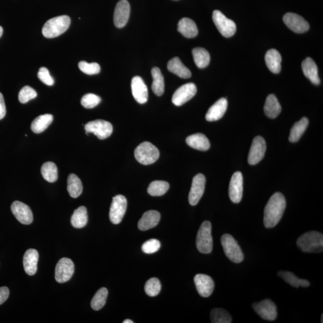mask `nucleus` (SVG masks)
<instances>
[{
	"mask_svg": "<svg viewBox=\"0 0 323 323\" xmlns=\"http://www.w3.org/2000/svg\"><path fill=\"white\" fill-rule=\"evenodd\" d=\"M160 248L161 243L156 239L149 240L142 245V250L146 254L155 253L160 250Z\"/></svg>",
	"mask_w": 323,
	"mask_h": 323,
	"instance_id": "a18cd8bd",
	"label": "nucleus"
},
{
	"mask_svg": "<svg viewBox=\"0 0 323 323\" xmlns=\"http://www.w3.org/2000/svg\"><path fill=\"white\" fill-rule=\"evenodd\" d=\"M323 314H322V320H321V323H323Z\"/></svg>",
	"mask_w": 323,
	"mask_h": 323,
	"instance_id": "603ef678",
	"label": "nucleus"
},
{
	"mask_svg": "<svg viewBox=\"0 0 323 323\" xmlns=\"http://www.w3.org/2000/svg\"><path fill=\"white\" fill-rule=\"evenodd\" d=\"M282 58L279 51L276 49H270L268 51L265 55L266 66L271 72L279 74L282 70Z\"/></svg>",
	"mask_w": 323,
	"mask_h": 323,
	"instance_id": "393cba45",
	"label": "nucleus"
},
{
	"mask_svg": "<svg viewBox=\"0 0 323 323\" xmlns=\"http://www.w3.org/2000/svg\"><path fill=\"white\" fill-rule=\"evenodd\" d=\"M153 83L152 89L155 95L161 96L163 95L165 90L164 78L161 70L158 67L153 68L152 70Z\"/></svg>",
	"mask_w": 323,
	"mask_h": 323,
	"instance_id": "2f4dec72",
	"label": "nucleus"
},
{
	"mask_svg": "<svg viewBox=\"0 0 323 323\" xmlns=\"http://www.w3.org/2000/svg\"><path fill=\"white\" fill-rule=\"evenodd\" d=\"M131 89L135 100L141 104L148 100V89L142 78L135 76L132 79Z\"/></svg>",
	"mask_w": 323,
	"mask_h": 323,
	"instance_id": "aec40b11",
	"label": "nucleus"
},
{
	"mask_svg": "<svg viewBox=\"0 0 323 323\" xmlns=\"http://www.w3.org/2000/svg\"><path fill=\"white\" fill-rule=\"evenodd\" d=\"M167 68L170 72L182 79H189L191 77V71L182 63L179 58L175 57L168 62Z\"/></svg>",
	"mask_w": 323,
	"mask_h": 323,
	"instance_id": "a878e982",
	"label": "nucleus"
},
{
	"mask_svg": "<svg viewBox=\"0 0 323 323\" xmlns=\"http://www.w3.org/2000/svg\"><path fill=\"white\" fill-rule=\"evenodd\" d=\"M67 191L70 197L73 198H77L81 194L83 185L77 175L74 174L69 175L67 180Z\"/></svg>",
	"mask_w": 323,
	"mask_h": 323,
	"instance_id": "72a5a7b5",
	"label": "nucleus"
},
{
	"mask_svg": "<svg viewBox=\"0 0 323 323\" xmlns=\"http://www.w3.org/2000/svg\"><path fill=\"white\" fill-rule=\"evenodd\" d=\"M5 114H6V107H5L4 97L0 92V120L5 117Z\"/></svg>",
	"mask_w": 323,
	"mask_h": 323,
	"instance_id": "09e8293b",
	"label": "nucleus"
},
{
	"mask_svg": "<svg viewBox=\"0 0 323 323\" xmlns=\"http://www.w3.org/2000/svg\"><path fill=\"white\" fill-rule=\"evenodd\" d=\"M108 296L106 288H101L96 293L91 301V307L93 310L98 311L104 307Z\"/></svg>",
	"mask_w": 323,
	"mask_h": 323,
	"instance_id": "58836bf2",
	"label": "nucleus"
},
{
	"mask_svg": "<svg viewBox=\"0 0 323 323\" xmlns=\"http://www.w3.org/2000/svg\"><path fill=\"white\" fill-rule=\"evenodd\" d=\"M286 207L284 195L277 192L268 201L265 208L263 223L266 228L275 227L280 222Z\"/></svg>",
	"mask_w": 323,
	"mask_h": 323,
	"instance_id": "f257e3e1",
	"label": "nucleus"
},
{
	"mask_svg": "<svg viewBox=\"0 0 323 323\" xmlns=\"http://www.w3.org/2000/svg\"><path fill=\"white\" fill-rule=\"evenodd\" d=\"M127 208V200L123 195H119L113 198L110 206L109 217L112 223L118 225L122 220Z\"/></svg>",
	"mask_w": 323,
	"mask_h": 323,
	"instance_id": "1a4fd4ad",
	"label": "nucleus"
},
{
	"mask_svg": "<svg viewBox=\"0 0 323 323\" xmlns=\"http://www.w3.org/2000/svg\"><path fill=\"white\" fill-rule=\"evenodd\" d=\"M253 308L258 315L263 319L274 321L277 317V309L276 304L269 299L263 300L253 305Z\"/></svg>",
	"mask_w": 323,
	"mask_h": 323,
	"instance_id": "2eb2a0df",
	"label": "nucleus"
},
{
	"mask_svg": "<svg viewBox=\"0 0 323 323\" xmlns=\"http://www.w3.org/2000/svg\"><path fill=\"white\" fill-rule=\"evenodd\" d=\"M242 194L243 177L242 172L238 171L232 175L229 184V198L232 202L240 203L242 200Z\"/></svg>",
	"mask_w": 323,
	"mask_h": 323,
	"instance_id": "dca6fc26",
	"label": "nucleus"
},
{
	"mask_svg": "<svg viewBox=\"0 0 323 323\" xmlns=\"http://www.w3.org/2000/svg\"><path fill=\"white\" fill-rule=\"evenodd\" d=\"M41 173L44 179L48 182L54 183L58 180L57 166L52 162H47L42 165Z\"/></svg>",
	"mask_w": 323,
	"mask_h": 323,
	"instance_id": "e433bc0d",
	"label": "nucleus"
},
{
	"mask_svg": "<svg viewBox=\"0 0 323 323\" xmlns=\"http://www.w3.org/2000/svg\"><path fill=\"white\" fill-rule=\"evenodd\" d=\"M75 273V265L72 260L64 257L59 260L55 268V280L59 283H64L72 279Z\"/></svg>",
	"mask_w": 323,
	"mask_h": 323,
	"instance_id": "9d476101",
	"label": "nucleus"
},
{
	"mask_svg": "<svg viewBox=\"0 0 323 323\" xmlns=\"http://www.w3.org/2000/svg\"><path fill=\"white\" fill-rule=\"evenodd\" d=\"M38 78L42 83L48 85V86H52L55 81L53 78L50 76L49 70L46 67H41L40 69L38 72Z\"/></svg>",
	"mask_w": 323,
	"mask_h": 323,
	"instance_id": "49530a36",
	"label": "nucleus"
},
{
	"mask_svg": "<svg viewBox=\"0 0 323 323\" xmlns=\"http://www.w3.org/2000/svg\"><path fill=\"white\" fill-rule=\"evenodd\" d=\"M123 323H134V322L132 321L131 320L127 319L125 320H124L123 322Z\"/></svg>",
	"mask_w": 323,
	"mask_h": 323,
	"instance_id": "8fccbe9b",
	"label": "nucleus"
},
{
	"mask_svg": "<svg viewBox=\"0 0 323 323\" xmlns=\"http://www.w3.org/2000/svg\"><path fill=\"white\" fill-rule=\"evenodd\" d=\"M308 123L309 121L307 118H303L297 122L294 123L290 130L289 141L291 143L297 142L307 130Z\"/></svg>",
	"mask_w": 323,
	"mask_h": 323,
	"instance_id": "7c9ffc66",
	"label": "nucleus"
},
{
	"mask_svg": "<svg viewBox=\"0 0 323 323\" xmlns=\"http://www.w3.org/2000/svg\"><path fill=\"white\" fill-rule=\"evenodd\" d=\"M2 33H3V29H2V28L0 26V38L2 36Z\"/></svg>",
	"mask_w": 323,
	"mask_h": 323,
	"instance_id": "3c124183",
	"label": "nucleus"
},
{
	"mask_svg": "<svg viewBox=\"0 0 323 323\" xmlns=\"http://www.w3.org/2000/svg\"><path fill=\"white\" fill-rule=\"evenodd\" d=\"M169 188L168 182L164 181H154L150 184L147 192L153 197H160L165 194Z\"/></svg>",
	"mask_w": 323,
	"mask_h": 323,
	"instance_id": "4c0bfd02",
	"label": "nucleus"
},
{
	"mask_svg": "<svg viewBox=\"0 0 323 323\" xmlns=\"http://www.w3.org/2000/svg\"><path fill=\"white\" fill-rule=\"evenodd\" d=\"M228 104V101L226 98H220L209 108L205 116L206 120L214 121L222 119L227 110Z\"/></svg>",
	"mask_w": 323,
	"mask_h": 323,
	"instance_id": "412c9836",
	"label": "nucleus"
},
{
	"mask_svg": "<svg viewBox=\"0 0 323 323\" xmlns=\"http://www.w3.org/2000/svg\"><path fill=\"white\" fill-rule=\"evenodd\" d=\"M88 221L87 209L83 206L76 209L71 218V223L73 227L78 229L83 228L87 225Z\"/></svg>",
	"mask_w": 323,
	"mask_h": 323,
	"instance_id": "473e14b6",
	"label": "nucleus"
},
{
	"mask_svg": "<svg viewBox=\"0 0 323 323\" xmlns=\"http://www.w3.org/2000/svg\"><path fill=\"white\" fill-rule=\"evenodd\" d=\"M186 143L193 149L206 151L210 148V143L205 135L198 133L189 136L186 138Z\"/></svg>",
	"mask_w": 323,
	"mask_h": 323,
	"instance_id": "bb28decb",
	"label": "nucleus"
},
{
	"mask_svg": "<svg viewBox=\"0 0 323 323\" xmlns=\"http://www.w3.org/2000/svg\"><path fill=\"white\" fill-rule=\"evenodd\" d=\"M197 247L201 253L209 254L212 250L213 242L211 235V224L208 221L202 223L197 237Z\"/></svg>",
	"mask_w": 323,
	"mask_h": 323,
	"instance_id": "39448f33",
	"label": "nucleus"
},
{
	"mask_svg": "<svg viewBox=\"0 0 323 323\" xmlns=\"http://www.w3.org/2000/svg\"><path fill=\"white\" fill-rule=\"evenodd\" d=\"M221 242L224 252L229 260L235 263L243 261L244 257L242 248L232 235L224 234L221 239Z\"/></svg>",
	"mask_w": 323,
	"mask_h": 323,
	"instance_id": "423d86ee",
	"label": "nucleus"
},
{
	"mask_svg": "<svg viewBox=\"0 0 323 323\" xmlns=\"http://www.w3.org/2000/svg\"><path fill=\"white\" fill-rule=\"evenodd\" d=\"M196 85L193 83L183 84L179 87L172 96V103L176 106H182L196 95Z\"/></svg>",
	"mask_w": 323,
	"mask_h": 323,
	"instance_id": "f8f14e48",
	"label": "nucleus"
},
{
	"mask_svg": "<svg viewBox=\"0 0 323 323\" xmlns=\"http://www.w3.org/2000/svg\"><path fill=\"white\" fill-rule=\"evenodd\" d=\"M84 129L87 133H92L100 140H104L112 135L113 128L109 121L96 120L85 124Z\"/></svg>",
	"mask_w": 323,
	"mask_h": 323,
	"instance_id": "6e6552de",
	"label": "nucleus"
},
{
	"mask_svg": "<svg viewBox=\"0 0 323 323\" xmlns=\"http://www.w3.org/2000/svg\"><path fill=\"white\" fill-rule=\"evenodd\" d=\"M194 282L198 293L203 297H208L213 292L215 285L213 280L207 275L197 274Z\"/></svg>",
	"mask_w": 323,
	"mask_h": 323,
	"instance_id": "6ab92c4d",
	"label": "nucleus"
},
{
	"mask_svg": "<svg viewBox=\"0 0 323 323\" xmlns=\"http://www.w3.org/2000/svg\"><path fill=\"white\" fill-rule=\"evenodd\" d=\"M101 101V99L100 96L93 94V93H87L82 97L81 104L82 106L86 109H93L97 106Z\"/></svg>",
	"mask_w": 323,
	"mask_h": 323,
	"instance_id": "c03bdc74",
	"label": "nucleus"
},
{
	"mask_svg": "<svg viewBox=\"0 0 323 323\" xmlns=\"http://www.w3.org/2000/svg\"><path fill=\"white\" fill-rule=\"evenodd\" d=\"M53 120V117L52 115L45 114L39 116L31 123V130L36 134H40L44 131L50 125Z\"/></svg>",
	"mask_w": 323,
	"mask_h": 323,
	"instance_id": "c756f323",
	"label": "nucleus"
},
{
	"mask_svg": "<svg viewBox=\"0 0 323 323\" xmlns=\"http://www.w3.org/2000/svg\"><path fill=\"white\" fill-rule=\"evenodd\" d=\"M211 321L213 323H231L232 317L227 311L215 308L211 312Z\"/></svg>",
	"mask_w": 323,
	"mask_h": 323,
	"instance_id": "ea45409f",
	"label": "nucleus"
},
{
	"mask_svg": "<svg viewBox=\"0 0 323 323\" xmlns=\"http://www.w3.org/2000/svg\"><path fill=\"white\" fill-rule=\"evenodd\" d=\"M79 68L82 72L88 75H97L101 71L100 65L96 62L87 63L85 61H81L79 63Z\"/></svg>",
	"mask_w": 323,
	"mask_h": 323,
	"instance_id": "37998d69",
	"label": "nucleus"
},
{
	"mask_svg": "<svg viewBox=\"0 0 323 323\" xmlns=\"http://www.w3.org/2000/svg\"><path fill=\"white\" fill-rule=\"evenodd\" d=\"M193 57L196 66L200 69L207 67L210 62V55L203 48L197 47L192 50Z\"/></svg>",
	"mask_w": 323,
	"mask_h": 323,
	"instance_id": "f704fd0d",
	"label": "nucleus"
},
{
	"mask_svg": "<svg viewBox=\"0 0 323 323\" xmlns=\"http://www.w3.org/2000/svg\"><path fill=\"white\" fill-rule=\"evenodd\" d=\"M130 11V4L127 0H121L116 5L114 13V24L119 28H123L128 21Z\"/></svg>",
	"mask_w": 323,
	"mask_h": 323,
	"instance_id": "a211bd4d",
	"label": "nucleus"
},
{
	"mask_svg": "<svg viewBox=\"0 0 323 323\" xmlns=\"http://www.w3.org/2000/svg\"><path fill=\"white\" fill-rule=\"evenodd\" d=\"M37 96H38V93L32 87L29 86H24L19 93V101L22 104H25L35 99Z\"/></svg>",
	"mask_w": 323,
	"mask_h": 323,
	"instance_id": "79ce46f5",
	"label": "nucleus"
},
{
	"mask_svg": "<svg viewBox=\"0 0 323 323\" xmlns=\"http://www.w3.org/2000/svg\"><path fill=\"white\" fill-rule=\"evenodd\" d=\"M205 177L203 174H198L194 177L189 195V201L191 205H196L199 202L205 191Z\"/></svg>",
	"mask_w": 323,
	"mask_h": 323,
	"instance_id": "ddd939ff",
	"label": "nucleus"
},
{
	"mask_svg": "<svg viewBox=\"0 0 323 323\" xmlns=\"http://www.w3.org/2000/svg\"><path fill=\"white\" fill-rule=\"evenodd\" d=\"M11 211L16 219L23 225H30L33 222V212L30 206L26 204L15 201L11 205Z\"/></svg>",
	"mask_w": 323,
	"mask_h": 323,
	"instance_id": "f3484780",
	"label": "nucleus"
},
{
	"mask_svg": "<svg viewBox=\"0 0 323 323\" xmlns=\"http://www.w3.org/2000/svg\"><path fill=\"white\" fill-rule=\"evenodd\" d=\"M302 68L304 75L314 84L319 85L320 83V79L318 74V68L313 59L307 58L303 61Z\"/></svg>",
	"mask_w": 323,
	"mask_h": 323,
	"instance_id": "b1692460",
	"label": "nucleus"
},
{
	"mask_svg": "<svg viewBox=\"0 0 323 323\" xmlns=\"http://www.w3.org/2000/svg\"><path fill=\"white\" fill-rule=\"evenodd\" d=\"M39 254L35 249L28 250L24 256L23 265L24 270L28 276H34L38 271Z\"/></svg>",
	"mask_w": 323,
	"mask_h": 323,
	"instance_id": "4be33fe9",
	"label": "nucleus"
},
{
	"mask_svg": "<svg viewBox=\"0 0 323 323\" xmlns=\"http://www.w3.org/2000/svg\"><path fill=\"white\" fill-rule=\"evenodd\" d=\"M297 245L305 253H322L323 251V235L316 231L307 232L297 240Z\"/></svg>",
	"mask_w": 323,
	"mask_h": 323,
	"instance_id": "f03ea898",
	"label": "nucleus"
},
{
	"mask_svg": "<svg viewBox=\"0 0 323 323\" xmlns=\"http://www.w3.org/2000/svg\"><path fill=\"white\" fill-rule=\"evenodd\" d=\"M136 160L144 165H150L155 162L160 157V151L157 147L149 142L140 144L135 150Z\"/></svg>",
	"mask_w": 323,
	"mask_h": 323,
	"instance_id": "20e7f679",
	"label": "nucleus"
},
{
	"mask_svg": "<svg viewBox=\"0 0 323 323\" xmlns=\"http://www.w3.org/2000/svg\"><path fill=\"white\" fill-rule=\"evenodd\" d=\"M70 24L69 16L62 15L55 17L44 24L42 28V35L47 39L57 38L69 29Z\"/></svg>",
	"mask_w": 323,
	"mask_h": 323,
	"instance_id": "7ed1b4c3",
	"label": "nucleus"
},
{
	"mask_svg": "<svg viewBox=\"0 0 323 323\" xmlns=\"http://www.w3.org/2000/svg\"><path fill=\"white\" fill-rule=\"evenodd\" d=\"M266 144L264 138L257 136L253 139L250 152H249L248 162L251 165H256L265 157Z\"/></svg>",
	"mask_w": 323,
	"mask_h": 323,
	"instance_id": "9b49d317",
	"label": "nucleus"
},
{
	"mask_svg": "<svg viewBox=\"0 0 323 323\" xmlns=\"http://www.w3.org/2000/svg\"><path fill=\"white\" fill-rule=\"evenodd\" d=\"M282 106L276 96L274 94L269 95L265 102L264 112L267 117L276 119L282 112Z\"/></svg>",
	"mask_w": 323,
	"mask_h": 323,
	"instance_id": "c85d7f7f",
	"label": "nucleus"
},
{
	"mask_svg": "<svg viewBox=\"0 0 323 323\" xmlns=\"http://www.w3.org/2000/svg\"><path fill=\"white\" fill-rule=\"evenodd\" d=\"M161 290V283L157 278H152L146 282L145 291L147 295L151 297L157 296Z\"/></svg>",
	"mask_w": 323,
	"mask_h": 323,
	"instance_id": "a19ab883",
	"label": "nucleus"
},
{
	"mask_svg": "<svg viewBox=\"0 0 323 323\" xmlns=\"http://www.w3.org/2000/svg\"><path fill=\"white\" fill-rule=\"evenodd\" d=\"M278 275L286 283L295 288L299 287H308L310 285V283L307 280L299 279L292 273L288 271H280Z\"/></svg>",
	"mask_w": 323,
	"mask_h": 323,
	"instance_id": "c9c22d12",
	"label": "nucleus"
},
{
	"mask_svg": "<svg viewBox=\"0 0 323 323\" xmlns=\"http://www.w3.org/2000/svg\"><path fill=\"white\" fill-rule=\"evenodd\" d=\"M9 296V290L7 287H0V305L4 304Z\"/></svg>",
	"mask_w": 323,
	"mask_h": 323,
	"instance_id": "de8ad7c7",
	"label": "nucleus"
},
{
	"mask_svg": "<svg viewBox=\"0 0 323 323\" xmlns=\"http://www.w3.org/2000/svg\"><path fill=\"white\" fill-rule=\"evenodd\" d=\"M178 32L187 38H194L198 35V30L195 22L191 19L184 18L178 24Z\"/></svg>",
	"mask_w": 323,
	"mask_h": 323,
	"instance_id": "cd10ccee",
	"label": "nucleus"
},
{
	"mask_svg": "<svg viewBox=\"0 0 323 323\" xmlns=\"http://www.w3.org/2000/svg\"><path fill=\"white\" fill-rule=\"evenodd\" d=\"M161 219V214L157 211L150 210L143 215L139 220L138 227L141 231H147L158 225Z\"/></svg>",
	"mask_w": 323,
	"mask_h": 323,
	"instance_id": "5701e85b",
	"label": "nucleus"
},
{
	"mask_svg": "<svg viewBox=\"0 0 323 323\" xmlns=\"http://www.w3.org/2000/svg\"><path fill=\"white\" fill-rule=\"evenodd\" d=\"M212 20L221 35L225 38H231L236 33V24L232 20L224 15L220 11H214L212 13Z\"/></svg>",
	"mask_w": 323,
	"mask_h": 323,
	"instance_id": "0eeeda50",
	"label": "nucleus"
},
{
	"mask_svg": "<svg viewBox=\"0 0 323 323\" xmlns=\"http://www.w3.org/2000/svg\"><path fill=\"white\" fill-rule=\"evenodd\" d=\"M285 24L294 33L301 34L310 29V25L301 16L293 13H287L283 17Z\"/></svg>",
	"mask_w": 323,
	"mask_h": 323,
	"instance_id": "4468645a",
	"label": "nucleus"
}]
</instances>
